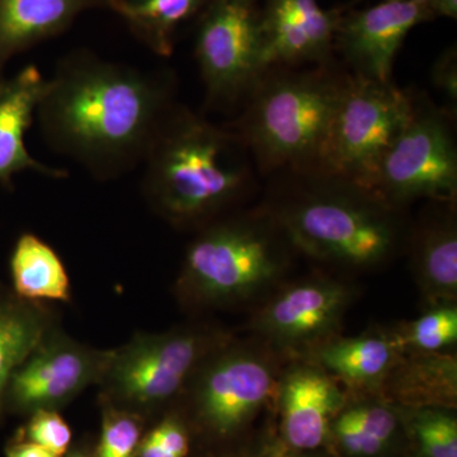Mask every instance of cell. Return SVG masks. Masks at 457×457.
I'll return each instance as SVG.
<instances>
[{
	"label": "cell",
	"instance_id": "obj_1",
	"mask_svg": "<svg viewBox=\"0 0 457 457\" xmlns=\"http://www.w3.org/2000/svg\"><path fill=\"white\" fill-rule=\"evenodd\" d=\"M176 77L75 50L46 79L36 119L45 143L97 179L143 163L162 120L176 104Z\"/></svg>",
	"mask_w": 457,
	"mask_h": 457
},
{
	"label": "cell",
	"instance_id": "obj_2",
	"mask_svg": "<svg viewBox=\"0 0 457 457\" xmlns=\"http://www.w3.org/2000/svg\"><path fill=\"white\" fill-rule=\"evenodd\" d=\"M262 206L295 252L339 270L362 272L389 263L405 248L411 228L405 210L319 170L276 174Z\"/></svg>",
	"mask_w": 457,
	"mask_h": 457
},
{
	"label": "cell",
	"instance_id": "obj_3",
	"mask_svg": "<svg viewBox=\"0 0 457 457\" xmlns=\"http://www.w3.org/2000/svg\"><path fill=\"white\" fill-rule=\"evenodd\" d=\"M141 167L146 203L182 230L197 231L233 212L254 185L255 165L242 137L179 102L162 120Z\"/></svg>",
	"mask_w": 457,
	"mask_h": 457
},
{
	"label": "cell",
	"instance_id": "obj_4",
	"mask_svg": "<svg viewBox=\"0 0 457 457\" xmlns=\"http://www.w3.org/2000/svg\"><path fill=\"white\" fill-rule=\"evenodd\" d=\"M350 71L335 62L264 71L233 130L262 176L317 170Z\"/></svg>",
	"mask_w": 457,
	"mask_h": 457
},
{
	"label": "cell",
	"instance_id": "obj_5",
	"mask_svg": "<svg viewBox=\"0 0 457 457\" xmlns=\"http://www.w3.org/2000/svg\"><path fill=\"white\" fill-rule=\"evenodd\" d=\"M295 253L263 206L228 212L198 228L176 282L177 299L191 312L254 302L284 282Z\"/></svg>",
	"mask_w": 457,
	"mask_h": 457
},
{
	"label": "cell",
	"instance_id": "obj_6",
	"mask_svg": "<svg viewBox=\"0 0 457 457\" xmlns=\"http://www.w3.org/2000/svg\"><path fill=\"white\" fill-rule=\"evenodd\" d=\"M286 362L254 337L231 336L189 378L176 402L187 417L179 414L207 440H237L264 411H276Z\"/></svg>",
	"mask_w": 457,
	"mask_h": 457
},
{
	"label": "cell",
	"instance_id": "obj_7",
	"mask_svg": "<svg viewBox=\"0 0 457 457\" xmlns=\"http://www.w3.org/2000/svg\"><path fill=\"white\" fill-rule=\"evenodd\" d=\"M231 336L207 323L137 333L112 350L99 399L143 418L176 404L201 363Z\"/></svg>",
	"mask_w": 457,
	"mask_h": 457
},
{
	"label": "cell",
	"instance_id": "obj_8",
	"mask_svg": "<svg viewBox=\"0 0 457 457\" xmlns=\"http://www.w3.org/2000/svg\"><path fill=\"white\" fill-rule=\"evenodd\" d=\"M413 92L392 82L348 77L317 170L370 189L407 122Z\"/></svg>",
	"mask_w": 457,
	"mask_h": 457
},
{
	"label": "cell",
	"instance_id": "obj_9",
	"mask_svg": "<svg viewBox=\"0 0 457 457\" xmlns=\"http://www.w3.org/2000/svg\"><path fill=\"white\" fill-rule=\"evenodd\" d=\"M455 120L425 93L413 92L407 122L385 155L372 191L400 210L418 200L457 201Z\"/></svg>",
	"mask_w": 457,
	"mask_h": 457
},
{
	"label": "cell",
	"instance_id": "obj_10",
	"mask_svg": "<svg viewBox=\"0 0 457 457\" xmlns=\"http://www.w3.org/2000/svg\"><path fill=\"white\" fill-rule=\"evenodd\" d=\"M281 285L257 306L246 329L286 361L308 359L341 336L343 319L356 291L327 276Z\"/></svg>",
	"mask_w": 457,
	"mask_h": 457
},
{
	"label": "cell",
	"instance_id": "obj_11",
	"mask_svg": "<svg viewBox=\"0 0 457 457\" xmlns=\"http://www.w3.org/2000/svg\"><path fill=\"white\" fill-rule=\"evenodd\" d=\"M195 56L207 104L230 107L245 101L263 73L255 0H212L198 18Z\"/></svg>",
	"mask_w": 457,
	"mask_h": 457
},
{
	"label": "cell",
	"instance_id": "obj_12",
	"mask_svg": "<svg viewBox=\"0 0 457 457\" xmlns=\"http://www.w3.org/2000/svg\"><path fill=\"white\" fill-rule=\"evenodd\" d=\"M111 354L54 327L12 375L5 407L27 414L65 407L92 385L98 386Z\"/></svg>",
	"mask_w": 457,
	"mask_h": 457
},
{
	"label": "cell",
	"instance_id": "obj_13",
	"mask_svg": "<svg viewBox=\"0 0 457 457\" xmlns=\"http://www.w3.org/2000/svg\"><path fill=\"white\" fill-rule=\"evenodd\" d=\"M433 18L427 5L383 0L372 7L342 14L335 50L339 51L352 75L392 82L394 62L409 32Z\"/></svg>",
	"mask_w": 457,
	"mask_h": 457
},
{
	"label": "cell",
	"instance_id": "obj_14",
	"mask_svg": "<svg viewBox=\"0 0 457 457\" xmlns=\"http://www.w3.org/2000/svg\"><path fill=\"white\" fill-rule=\"evenodd\" d=\"M342 12L318 0H264L260 11L261 64L272 68L333 62Z\"/></svg>",
	"mask_w": 457,
	"mask_h": 457
},
{
	"label": "cell",
	"instance_id": "obj_15",
	"mask_svg": "<svg viewBox=\"0 0 457 457\" xmlns=\"http://www.w3.org/2000/svg\"><path fill=\"white\" fill-rule=\"evenodd\" d=\"M345 399V389L317 363L287 361L279 376L276 402L281 441L299 453H315L328 446L330 423Z\"/></svg>",
	"mask_w": 457,
	"mask_h": 457
},
{
	"label": "cell",
	"instance_id": "obj_16",
	"mask_svg": "<svg viewBox=\"0 0 457 457\" xmlns=\"http://www.w3.org/2000/svg\"><path fill=\"white\" fill-rule=\"evenodd\" d=\"M456 203H431L423 218L409 228L405 248L425 309L457 303Z\"/></svg>",
	"mask_w": 457,
	"mask_h": 457
},
{
	"label": "cell",
	"instance_id": "obj_17",
	"mask_svg": "<svg viewBox=\"0 0 457 457\" xmlns=\"http://www.w3.org/2000/svg\"><path fill=\"white\" fill-rule=\"evenodd\" d=\"M404 353L394 327L374 328L350 338L336 337L305 360L332 376L347 395H378Z\"/></svg>",
	"mask_w": 457,
	"mask_h": 457
},
{
	"label": "cell",
	"instance_id": "obj_18",
	"mask_svg": "<svg viewBox=\"0 0 457 457\" xmlns=\"http://www.w3.org/2000/svg\"><path fill=\"white\" fill-rule=\"evenodd\" d=\"M46 78L36 65H27L14 77L0 80V183L11 186L21 171L31 170L51 179H65V170L36 161L26 146V134L36 117Z\"/></svg>",
	"mask_w": 457,
	"mask_h": 457
},
{
	"label": "cell",
	"instance_id": "obj_19",
	"mask_svg": "<svg viewBox=\"0 0 457 457\" xmlns=\"http://www.w3.org/2000/svg\"><path fill=\"white\" fill-rule=\"evenodd\" d=\"M330 444L343 457H392L407 446L402 411L378 395H347L330 423Z\"/></svg>",
	"mask_w": 457,
	"mask_h": 457
},
{
	"label": "cell",
	"instance_id": "obj_20",
	"mask_svg": "<svg viewBox=\"0 0 457 457\" xmlns=\"http://www.w3.org/2000/svg\"><path fill=\"white\" fill-rule=\"evenodd\" d=\"M378 396L399 408L456 409L455 352H405L404 356L385 378Z\"/></svg>",
	"mask_w": 457,
	"mask_h": 457
},
{
	"label": "cell",
	"instance_id": "obj_21",
	"mask_svg": "<svg viewBox=\"0 0 457 457\" xmlns=\"http://www.w3.org/2000/svg\"><path fill=\"white\" fill-rule=\"evenodd\" d=\"M106 0H0V71L12 56L65 32Z\"/></svg>",
	"mask_w": 457,
	"mask_h": 457
},
{
	"label": "cell",
	"instance_id": "obj_22",
	"mask_svg": "<svg viewBox=\"0 0 457 457\" xmlns=\"http://www.w3.org/2000/svg\"><path fill=\"white\" fill-rule=\"evenodd\" d=\"M212 0H106L137 40L156 55L173 54L182 27L198 20Z\"/></svg>",
	"mask_w": 457,
	"mask_h": 457
},
{
	"label": "cell",
	"instance_id": "obj_23",
	"mask_svg": "<svg viewBox=\"0 0 457 457\" xmlns=\"http://www.w3.org/2000/svg\"><path fill=\"white\" fill-rule=\"evenodd\" d=\"M54 327V312L44 303L0 295V414L12 375Z\"/></svg>",
	"mask_w": 457,
	"mask_h": 457
},
{
	"label": "cell",
	"instance_id": "obj_24",
	"mask_svg": "<svg viewBox=\"0 0 457 457\" xmlns=\"http://www.w3.org/2000/svg\"><path fill=\"white\" fill-rule=\"evenodd\" d=\"M14 295L31 303L71 302L68 270L53 246L26 233L18 237L11 257Z\"/></svg>",
	"mask_w": 457,
	"mask_h": 457
},
{
	"label": "cell",
	"instance_id": "obj_25",
	"mask_svg": "<svg viewBox=\"0 0 457 457\" xmlns=\"http://www.w3.org/2000/svg\"><path fill=\"white\" fill-rule=\"evenodd\" d=\"M405 441L414 457H457L455 409L400 408Z\"/></svg>",
	"mask_w": 457,
	"mask_h": 457
},
{
	"label": "cell",
	"instance_id": "obj_26",
	"mask_svg": "<svg viewBox=\"0 0 457 457\" xmlns=\"http://www.w3.org/2000/svg\"><path fill=\"white\" fill-rule=\"evenodd\" d=\"M405 352L442 353L455 351L457 345V303L426 308L423 314L394 327Z\"/></svg>",
	"mask_w": 457,
	"mask_h": 457
},
{
	"label": "cell",
	"instance_id": "obj_27",
	"mask_svg": "<svg viewBox=\"0 0 457 457\" xmlns=\"http://www.w3.org/2000/svg\"><path fill=\"white\" fill-rule=\"evenodd\" d=\"M101 404V435L93 457H137L144 418L107 403Z\"/></svg>",
	"mask_w": 457,
	"mask_h": 457
},
{
	"label": "cell",
	"instance_id": "obj_28",
	"mask_svg": "<svg viewBox=\"0 0 457 457\" xmlns=\"http://www.w3.org/2000/svg\"><path fill=\"white\" fill-rule=\"evenodd\" d=\"M26 440L35 442L57 457L65 456L73 440V432L59 411L40 409L33 411L25 429Z\"/></svg>",
	"mask_w": 457,
	"mask_h": 457
},
{
	"label": "cell",
	"instance_id": "obj_29",
	"mask_svg": "<svg viewBox=\"0 0 457 457\" xmlns=\"http://www.w3.org/2000/svg\"><path fill=\"white\" fill-rule=\"evenodd\" d=\"M431 80L433 87L444 96L445 110L456 119L457 113V51L451 46L436 59L432 66Z\"/></svg>",
	"mask_w": 457,
	"mask_h": 457
},
{
	"label": "cell",
	"instance_id": "obj_30",
	"mask_svg": "<svg viewBox=\"0 0 457 457\" xmlns=\"http://www.w3.org/2000/svg\"><path fill=\"white\" fill-rule=\"evenodd\" d=\"M5 455L7 457H57L49 450L26 438L9 445L5 450Z\"/></svg>",
	"mask_w": 457,
	"mask_h": 457
},
{
	"label": "cell",
	"instance_id": "obj_31",
	"mask_svg": "<svg viewBox=\"0 0 457 457\" xmlns=\"http://www.w3.org/2000/svg\"><path fill=\"white\" fill-rule=\"evenodd\" d=\"M255 457H317L312 453H299L286 446L281 440L270 442Z\"/></svg>",
	"mask_w": 457,
	"mask_h": 457
},
{
	"label": "cell",
	"instance_id": "obj_32",
	"mask_svg": "<svg viewBox=\"0 0 457 457\" xmlns=\"http://www.w3.org/2000/svg\"><path fill=\"white\" fill-rule=\"evenodd\" d=\"M137 457H174L170 455L168 451H165L161 445L158 444L152 437V436L147 433L146 436H144L141 438L139 449H137Z\"/></svg>",
	"mask_w": 457,
	"mask_h": 457
},
{
	"label": "cell",
	"instance_id": "obj_33",
	"mask_svg": "<svg viewBox=\"0 0 457 457\" xmlns=\"http://www.w3.org/2000/svg\"><path fill=\"white\" fill-rule=\"evenodd\" d=\"M431 8L433 16L447 17L456 20L457 17V0H432Z\"/></svg>",
	"mask_w": 457,
	"mask_h": 457
},
{
	"label": "cell",
	"instance_id": "obj_34",
	"mask_svg": "<svg viewBox=\"0 0 457 457\" xmlns=\"http://www.w3.org/2000/svg\"><path fill=\"white\" fill-rule=\"evenodd\" d=\"M66 457H93L86 450H75L73 453H69Z\"/></svg>",
	"mask_w": 457,
	"mask_h": 457
},
{
	"label": "cell",
	"instance_id": "obj_35",
	"mask_svg": "<svg viewBox=\"0 0 457 457\" xmlns=\"http://www.w3.org/2000/svg\"><path fill=\"white\" fill-rule=\"evenodd\" d=\"M404 2L417 3V4L427 5V7H429V4H431L432 0H404Z\"/></svg>",
	"mask_w": 457,
	"mask_h": 457
}]
</instances>
